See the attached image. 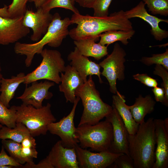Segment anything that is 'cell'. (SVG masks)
<instances>
[{
  "instance_id": "6da1fadb",
  "label": "cell",
  "mask_w": 168,
  "mask_h": 168,
  "mask_svg": "<svg viewBox=\"0 0 168 168\" xmlns=\"http://www.w3.org/2000/svg\"><path fill=\"white\" fill-rule=\"evenodd\" d=\"M70 20L72 24L77 25L69 31L68 35L74 40L89 37L99 38L100 35L109 30L133 29L132 22L123 10L102 17L73 13Z\"/></svg>"
},
{
  "instance_id": "7a4b0ae2",
  "label": "cell",
  "mask_w": 168,
  "mask_h": 168,
  "mask_svg": "<svg viewBox=\"0 0 168 168\" xmlns=\"http://www.w3.org/2000/svg\"><path fill=\"white\" fill-rule=\"evenodd\" d=\"M156 144L154 119L151 118L139 124L135 134H129V153L134 168H152Z\"/></svg>"
},
{
  "instance_id": "3957f363",
  "label": "cell",
  "mask_w": 168,
  "mask_h": 168,
  "mask_svg": "<svg viewBox=\"0 0 168 168\" xmlns=\"http://www.w3.org/2000/svg\"><path fill=\"white\" fill-rule=\"evenodd\" d=\"M71 24L70 18L66 17L62 19L59 13L56 12L53 15L47 30L42 37L34 43L16 42L14 52L17 54L26 56L25 64L26 67H29L35 55L40 54L45 45L56 48L61 45L63 40L69 35L68 28Z\"/></svg>"
},
{
  "instance_id": "277c9868",
  "label": "cell",
  "mask_w": 168,
  "mask_h": 168,
  "mask_svg": "<svg viewBox=\"0 0 168 168\" xmlns=\"http://www.w3.org/2000/svg\"><path fill=\"white\" fill-rule=\"evenodd\" d=\"M75 95L81 100L83 107L78 126L84 124H95L113 110L112 106L104 102L101 98L92 76H89L87 81L77 88Z\"/></svg>"
},
{
  "instance_id": "5b68a950",
  "label": "cell",
  "mask_w": 168,
  "mask_h": 168,
  "mask_svg": "<svg viewBox=\"0 0 168 168\" xmlns=\"http://www.w3.org/2000/svg\"><path fill=\"white\" fill-rule=\"evenodd\" d=\"M76 138L83 148L97 152L109 151L113 139V128L107 119L94 125L84 124L76 128Z\"/></svg>"
},
{
  "instance_id": "8992f818",
  "label": "cell",
  "mask_w": 168,
  "mask_h": 168,
  "mask_svg": "<svg viewBox=\"0 0 168 168\" xmlns=\"http://www.w3.org/2000/svg\"><path fill=\"white\" fill-rule=\"evenodd\" d=\"M13 106L16 115V123L24 124L33 137L46 134L48 125L56 120L49 103L40 108L23 103L20 106Z\"/></svg>"
},
{
  "instance_id": "52a82bcc",
  "label": "cell",
  "mask_w": 168,
  "mask_h": 168,
  "mask_svg": "<svg viewBox=\"0 0 168 168\" xmlns=\"http://www.w3.org/2000/svg\"><path fill=\"white\" fill-rule=\"evenodd\" d=\"M40 54L42 57L41 62L34 70L26 75L23 83L27 85L34 81L46 79L59 84V73L64 72L66 67L61 54L57 50L44 49Z\"/></svg>"
},
{
  "instance_id": "ba28073f",
  "label": "cell",
  "mask_w": 168,
  "mask_h": 168,
  "mask_svg": "<svg viewBox=\"0 0 168 168\" xmlns=\"http://www.w3.org/2000/svg\"><path fill=\"white\" fill-rule=\"evenodd\" d=\"M126 55L124 49L118 43L114 44L112 53L99 64L103 68L101 74L107 80L110 91L116 94L118 91L116 80L122 81L125 78V58Z\"/></svg>"
},
{
  "instance_id": "9c48e42d",
  "label": "cell",
  "mask_w": 168,
  "mask_h": 168,
  "mask_svg": "<svg viewBox=\"0 0 168 168\" xmlns=\"http://www.w3.org/2000/svg\"><path fill=\"white\" fill-rule=\"evenodd\" d=\"M80 100V98L77 96L70 113L59 121L50 123L48 127V131L52 134L58 136L63 145L66 147H75L79 143L75 135L76 128L74 118L77 105Z\"/></svg>"
},
{
  "instance_id": "30bf717a",
  "label": "cell",
  "mask_w": 168,
  "mask_h": 168,
  "mask_svg": "<svg viewBox=\"0 0 168 168\" xmlns=\"http://www.w3.org/2000/svg\"><path fill=\"white\" fill-rule=\"evenodd\" d=\"M79 168H105L110 167L116 159L123 153H115L109 151L91 152L81 147H75Z\"/></svg>"
},
{
  "instance_id": "8fae6325",
  "label": "cell",
  "mask_w": 168,
  "mask_h": 168,
  "mask_svg": "<svg viewBox=\"0 0 168 168\" xmlns=\"http://www.w3.org/2000/svg\"><path fill=\"white\" fill-rule=\"evenodd\" d=\"M111 112L105 117L112 124L113 139L109 151L129 156L128 151L129 133L124 122L115 108L112 105Z\"/></svg>"
},
{
  "instance_id": "7c38bea8",
  "label": "cell",
  "mask_w": 168,
  "mask_h": 168,
  "mask_svg": "<svg viewBox=\"0 0 168 168\" xmlns=\"http://www.w3.org/2000/svg\"><path fill=\"white\" fill-rule=\"evenodd\" d=\"M23 16L13 18L0 16V44L16 43L29 34L30 28L23 23Z\"/></svg>"
},
{
  "instance_id": "4fadbf2b",
  "label": "cell",
  "mask_w": 168,
  "mask_h": 168,
  "mask_svg": "<svg viewBox=\"0 0 168 168\" xmlns=\"http://www.w3.org/2000/svg\"><path fill=\"white\" fill-rule=\"evenodd\" d=\"M53 15L44 12L41 7L36 12L26 9L24 16L23 23L26 27L31 28L33 33L30 40L34 42L39 40L46 32L52 21Z\"/></svg>"
},
{
  "instance_id": "5bb4252c",
  "label": "cell",
  "mask_w": 168,
  "mask_h": 168,
  "mask_svg": "<svg viewBox=\"0 0 168 168\" xmlns=\"http://www.w3.org/2000/svg\"><path fill=\"white\" fill-rule=\"evenodd\" d=\"M156 148L152 168L168 167V119H154Z\"/></svg>"
},
{
  "instance_id": "9a60e30c",
  "label": "cell",
  "mask_w": 168,
  "mask_h": 168,
  "mask_svg": "<svg viewBox=\"0 0 168 168\" xmlns=\"http://www.w3.org/2000/svg\"><path fill=\"white\" fill-rule=\"evenodd\" d=\"M29 86L26 85L25 91L22 94L16 98L21 100L23 103L31 105L36 108L42 107V102L44 99H50L53 93L49 91V89L54 85V82L48 81L38 82L37 81L32 82Z\"/></svg>"
},
{
  "instance_id": "2e32d148",
  "label": "cell",
  "mask_w": 168,
  "mask_h": 168,
  "mask_svg": "<svg viewBox=\"0 0 168 168\" xmlns=\"http://www.w3.org/2000/svg\"><path fill=\"white\" fill-rule=\"evenodd\" d=\"M145 5L142 1H140L135 7L124 12L126 17L128 19L139 18L147 23L151 27V34L156 40L161 41L167 38L168 31L160 28L159 25L161 22L168 23V19L159 18L149 14L146 9Z\"/></svg>"
},
{
  "instance_id": "e0dca14e",
  "label": "cell",
  "mask_w": 168,
  "mask_h": 168,
  "mask_svg": "<svg viewBox=\"0 0 168 168\" xmlns=\"http://www.w3.org/2000/svg\"><path fill=\"white\" fill-rule=\"evenodd\" d=\"M53 168H79L75 147H64L61 140L54 145L46 156Z\"/></svg>"
},
{
  "instance_id": "ac0fdd59",
  "label": "cell",
  "mask_w": 168,
  "mask_h": 168,
  "mask_svg": "<svg viewBox=\"0 0 168 168\" xmlns=\"http://www.w3.org/2000/svg\"><path fill=\"white\" fill-rule=\"evenodd\" d=\"M68 59L70 61V65L77 72L84 82L87 81L88 76L94 75L98 77L100 83L103 82L100 77L99 64L81 54L76 47L68 55Z\"/></svg>"
},
{
  "instance_id": "d6986e66",
  "label": "cell",
  "mask_w": 168,
  "mask_h": 168,
  "mask_svg": "<svg viewBox=\"0 0 168 168\" xmlns=\"http://www.w3.org/2000/svg\"><path fill=\"white\" fill-rule=\"evenodd\" d=\"M64 72L61 73L59 90L64 93L66 102L73 103L76 98V90L84 82L77 72L70 65L66 66Z\"/></svg>"
},
{
  "instance_id": "ffe728a7",
  "label": "cell",
  "mask_w": 168,
  "mask_h": 168,
  "mask_svg": "<svg viewBox=\"0 0 168 168\" xmlns=\"http://www.w3.org/2000/svg\"><path fill=\"white\" fill-rule=\"evenodd\" d=\"M99 39L96 37L86 38L74 40L73 43L81 54L99 60L108 54L107 46L96 43Z\"/></svg>"
},
{
  "instance_id": "44dd1931",
  "label": "cell",
  "mask_w": 168,
  "mask_h": 168,
  "mask_svg": "<svg viewBox=\"0 0 168 168\" xmlns=\"http://www.w3.org/2000/svg\"><path fill=\"white\" fill-rule=\"evenodd\" d=\"M113 105L121 117L129 135H133L137 132L139 124L134 120L129 106L125 103L124 97L118 91L112 96Z\"/></svg>"
},
{
  "instance_id": "7402d4cb",
  "label": "cell",
  "mask_w": 168,
  "mask_h": 168,
  "mask_svg": "<svg viewBox=\"0 0 168 168\" xmlns=\"http://www.w3.org/2000/svg\"><path fill=\"white\" fill-rule=\"evenodd\" d=\"M25 76L24 73L20 72L10 78H2L0 84V103L8 108L10 107L9 103L19 85L24 83Z\"/></svg>"
},
{
  "instance_id": "603a6c76",
  "label": "cell",
  "mask_w": 168,
  "mask_h": 168,
  "mask_svg": "<svg viewBox=\"0 0 168 168\" xmlns=\"http://www.w3.org/2000/svg\"><path fill=\"white\" fill-rule=\"evenodd\" d=\"M156 102L149 95L143 97L141 95L136 99L133 105L129 106L132 116L135 122L139 124L144 121L146 115L154 110Z\"/></svg>"
},
{
  "instance_id": "cb8c5ba5",
  "label": "cell",
  "mask_w": 168,
  "mask_h": 168,
  "mask_svg": "<svg viewBox=\"0 0 168 168\" xmlns=\"http://www.w3.org/2000/svg\"><path fill=\"white\" fill-rule=\"evenodd\" d=\"M135 33L133 29L129 30H115L104 32L99 35V43L101 44L108 46L117 41H120L123 44L126 45L128 40L130 39Z\"/></svg>"
},
{
  "instance_id": "d4e9b609",
  "label": "cell",
  "mask_w": 168,
  "mask_h": 168,
  "mask_svg": "<svg viewBox=\"0 0 168 168\" xmlns=\"http://www.w3.org/2000/svg\"><path fill=\"white\" fill-rule=\"evenodd\" d=\"M30 135L26 126L20 123H16L14 128L3 126L0 129V139H10L20 143L25 138Z\"/></svg>"
},
{
  "instance_id": "484cf974",
  "label": "cell",
  "mask_w": 168,
  "mask_h": 168,
  "mask_svg": "<svg viewBox=\"0 0 168 168\" xmlns=\"http://www.w3.org/2000/svg\"><path fill=\"white\" fill-rule=\"evenodd\" d=\"M21 154L25 163L33 162V159L37 157L38 152L36 149V143L34 137L31 135L25 138L21 143Z\"/></svg>"
},
{
  "instance_id": "4316f807",
  "label": "cell",
  "mask_w": 168,
  "mask_h": 168,
  "mask_svg": "<svg viewBox=\"0 0 168 168\" xmlns=\"http://www.w3.org/2000/svg\"><path fill=\"white\" fill-rule=\"evenodd\" d=\"M16 115L13 106L9 109L0 103V123L9 128H14L16 124Z\"/></svg>"
},
{
  "instance_id": "83f0119b",
  "label": "cell",
  "mask_w": 168,
  "mask_h": 168,
  "mask_svg": "<svg viewBox=\"0 0 168 168\" xmlns=\"http://www.w3.org/2000/svg\"><path fill=\"white\" fill-rule=\"evenodd\" d=\"M41 7L46 12H49L55 8L61 7L70 10L74 13H80L71 0H46Z\"/></svg>"
},
{
  "instance_id": "f1b7e54d",
  "label": "cell",
  "mask_w": 168,
  "mask_h": 168,
  "mask_svg": "<svg viewBox=\"0 0 168 168\" xmlns=\"http://www.w3.org/2000/svg\"><path fill=\"white\" fill-rule=\"evenodd\" d=\"M1 142L2 146L8 152L10 156L21 165L25 163L21 156V143L8 139L2 140Z\"/></svg>"
},
{
  "instance_id": "f546056e",
  "label": "cell",
  "mask_w": 168,
  "mask_h": 168,
  "mask_svg": "<svg viewBox=\"0 0 168 168\" xmlns=\"http://www.w3.org/2000/svg\"><path fill=\"white\" fill-rule=\"evenodd\" d=\"M153 15H168V0H142Z\"/></svg>"
},
{
  "instance_id": "4dcf8cb0",
  "label": "cell",
  "mask_w": 168,
  "mask_h": 168,
  "mask_svg": "<svg viewBox=\"0 0 168 168\" xmlns=\"http://www.w3.org/2000/svg\"><path fill=\"white\" fill-rule=\"evenodd\" d=\"M140 61L148 66L155 64L161 65L168 70V49L162 54H153L151 57H142Z\"/></svg>"
},
{
  "instance_id": "1f68e13d",
  "label": "cell",
  "mask_w": 168,
  "mask_h": 168,
  "mask_svg": "<svg viewBox=\"0 0 168 168\" xmlns=\"http://www.w3.org/2000/svg\"><path fill=\"white\" fill-rule=\"evenodd\" d=\"M30 0H13L8 6L7 10L10 17L23 16L26 10V4Z\"/></svg>"
},
{
  "instance_id": "d6a6232c",
  "label": "cell",
  "mask_w": 168,
  "mask_h": 168,
  "mask_svg": "<svg viewBox=\"0 0 168 168\" xmlns=\"http://www.w3.org/2000/svg\"><path fill=\"white\" fill-rule=\"evenodd\" d=\"M153 73L160 77L162 80V86L165 91V95L162 103L166 106L168 105V72L164 67L161 65L156 64Z\"/></svg>"
},
{
  "instance_id": "836d02e7",
  "label": "cell",
  "mask_w": 168,
  "mask_h": 168,
  "mask_svg": "<svg viewBox=\"0 0 168 168\" xmlns=\"http://www.w3.org/2000/svg\"><path fill=\"white\" fill-rule=\"evenodd\" d=\"M112 0H96L92 8L93 16L99 17L108 16L109 8Z\"/></svg>"
},
{
  "instance_id": "e575fe53",
  "label": "cell",
  "mask_w": 168,
  "mask_h": 168,
  "mask_svg": "<svg viewBox=\"0 0 168 168\" xmlns=\"http://www.w3.org/2000/svg\"><path fill=\"white\" fill-rule=\"evenodd\" d=\"M110 167L114 168H134L133 159L130 156L124 154L119 156Z\"/></svg>"
},
{
  "instance_id": "d590c367",
  "label": "cell",
  "mask_w": 168,
  "mask_h": 168,
  "mask_svg": "<svg viewBox=\"0 0 168 168\" xmlns=\"http://www.w3.org/2000/svg\"><path fill=\"white\" fill-rule=\"evenodd\" d=\"M22 165L9 156L6 152L4 147L2 146L0 152V166L3 165H11L14 167L20 168Z\"/></svg>"
},
{
  "instance_id": "8d00e7d4",
  "label": "cell",
  "mask_w": 168,
  "mask_h": 168,
  "mask_svg": "<svg viewBox=\"0 0 168 168\" xmlns=\"http://www.w3.org/2000/svg\"><path fill=\"white\" fill-rule=\"evenodd\" d=\"M133 77L134 79L139 81L147 86L154 88L157 86L156 80L148 76L147 74L138 73L133 75Z\"/></svg>"
},
{
  "instance_id": "74e56055",
  "label": "cell",
  "mask_w": 168,
  "mask_h": 168,
  "mask_svg": "<svg viewBox=\"0 0 168 168\" xmlns=\"http://www.w3.org/2000/svg\"><path fill=\"white\" fill-rule=\"evenodd\" d=\"M21 168H53L48 158L46 157L40 161L38 164H35L34 162L32 163H26L22 165Z\"/></svg>"
},
{
  "instance_id": "f35d334b",
  "label": "cell",
  "mask_w": 168,
  "mask_h": 168,
  "mask_svg": "<svg viewBox=\"0 0 168 168\" xmlns=\"http://www.w3.org/2000/svg\"><path fill=\"white\" fill-rule=\"evenodd\" d=\"M152 91L155 96L156 101L162 102L165 95V91L164 88L157 86L154 87Z\"/></svg>"
},
{
  "instance_id": "ab89813d",
  "label": "cell",
  "mask_w": 168,
  "mask_h": 168,
  "mask_svg": "<svg viewBox=\"0 0 168 168\" xmlns=\"http://www.w3.org/2000/svg\"><path fill=\"white\" fill-rule=\"evenodd\" d=\"M96 0H75L81 6L88 8H92Z\"/></svg>"
},
{
  "instance_id": "60d3db41",
  "label": "cell",
  "mask_w": 168,
  "mask_h": 168,
  "mask_svg": "<svg viewBox=\"0 0 168 168\" xmlns=\"http://www.w3.org/2000/svg\"><path fill=\"white\" fill-rule=\"evenodd\" d=\"M46 0H30V2H33L37 8L41 7Z\"/></svg>"
},
{
  "instance_id": "b9f144b4",
  "label": "cell",
  "mask_w": 168,
  "mask_h": 168,
  "mask_svg": "<svg viewBox=\"0 0 168 168\" xmlns=\"http://www.w3.org/2000/svg\"><path fill=\"white\" fill-rule=\"evenodd\" d=\"M14 167L11 165H3L0 166V168H12Z\"/></svg>"
},
{
  "instance_id": "7bdbcfd3",
  "label": "cell",
  "mask_w": 168,
  "mask_h": 168,
  "mask_svg": "<svg viewBox=\"0 0 168 168\" xmlns=\"http://www.w3.org/2000/svg\"><path fill=\"white\" fill-rule=\"evenodd\" d=\"M1 71H2V69H1V63H0V84L1 83V80L2 78L3 77L2 74V73H1Z\"/></svg>"
},
{
  "instance_id": "ee69618b",
  "label": "cell",
  "mask_w": 168,
  "mask_h": 168,
  "mask_svg": "<svg viewBox=\"0 0 168 168\" xmlns=\"http://www.w3.org/2000/svg\"><path fill=\"white\" fill-rule=\"evenodd\" d=\"M73 4H75V0H71Z\"/></svg>"
},
{
  "instance_id": "f6af8a7d",
  "label": "cell",
  "mask_w": 168,
  "mask_h": 168,
  "mask_svg": "<svg viewBox=\"0 0 168 168\" xmlns=\"http://www.w3.org/2000/svg\"><path fill=\"white\" fill-rule=\"evenodd\" d=\"M3 126L1 124H0V129Z\"/></svg>"
}]
</instances>
